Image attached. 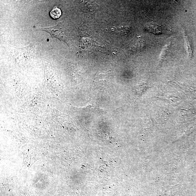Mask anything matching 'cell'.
Returning <instances> with one entry per match:
<instances>
[{
	"instance_id": "3957f363",
	"label": "cell",
	"mask_w": 196,
	"mask_h": 196,
	"mask_svg": "<svg viewBox=\"0 0 196 196\" xmlns=\"http://www.w3.org/2000/svg\"><path fill=\"white\" fill-rule=\"evenodd\" d=\"M148 29L150 32L155 35L161 34V26L158 24H150V25L148 27Z\"/></svg>"
},
{
	"instance_id": "6da1fadb",
	"label": "cell",
	"mask_w": 196,
	"mask_h": 196,
	"mask_svg": "<svg viewBox=\"0 0 196 196\" xmlns=\"http://www.w3.org/2000/svg\"><path fill=\"white\" fill-rule=\"evenodd\" d=\"M40 30L50 33L53 37L59 39L60 41H65L64 32L61 27L59 25L50 27L42 28Z\"/></svg>"
},
{
	"instance_id": "277c9868",
	"label": "cell",
	"mask_w": 196,
	"mask_h": 196,
	"mask_svg": "<svg viewBox=\"0 0 196 196\" xmlns=\"http://www.w3.org/2000/svg\"><path fill=\"white\" fill-rule=\"evenodd\" d=\"M171 45V43H169L166 44L162 49V50L160 56V61H163L168 55L169 51Z\"/></svg>"
},
{
	"instance_id": "7a4b0ae2",
	"label": "cell",
	"mask_w": 196,
	"mask_h": 196,
	"mask_svg": "<svg viewBox=\"0 0 196 196\" xmlns=\"http://www.w3.org/2000/svg\"><path fill=\"white\" fill-rule=\"evenodd\" d=\"M183 34L185 42L186 44V48L187 53H188V56L189 57L191 58L192 57L193 55V51L191 48L190 41L189 39V37L188 35L187 34L186 32L184 29L183 30Z\"/></svg>"
},
{
	"instance_id": "5b68a950",
	"label": "cell",
	"mask_w": 196,
	"mask_h": 196,
	"mask_svg": "<svg viewBox=\"0 0 196 196\" xmlns=\"http://www.w3.org/2000/svg\"><path fill=\"white\" fill-rule=\"evenodd\" d=\"M62 14V12L61 9L55 7L51 10L50 12V15L52 18L57 19L61 17Z\"/></svg>"
}]
</instances>
